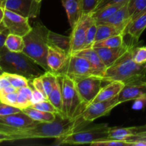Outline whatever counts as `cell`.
Segmentation results:
<instances>
[{
    "label": "cell",
    "instance_id": "11",
    "mask_svg": "<svg viewBox=\"0 0 146 146\" xmlns=\"http://www.w3.org/2000/svg\"><path fill=\"white\" fill-rule=\"evenodd\" d=\"M120 104L118 96L112 99L93 102L86 108L81 117L84 121L91 123L97 118L108 115L114 108Z\"/></svg>",
    "mask_w": 146,
    "mask_h": 146
},
{
    "label": "cell",
    "instance_id": "9",
    "mask_svg": "<svg viewBox=\"0 0 146 146\" xmlns=\"http://www.w3.org/2000/svg\"><path fill=\"white\" fill-rule=\"evenodd\" d=\"M92 12L86 14H82L75 26L71 29L70 36L71 40V50L70 54H74L81 51L84 45L86 32L90 26L95 22Z\"/></svg>",
    "mask_w": 146,
    "mask_h": 146
},
{
    "label": "cell",
    "instance_id": "13",
    "mask_svg": "<svg viewBox=\"0 0 146 146\" xmlns=\"http://www.w3.org/2000/svg\"><path fill=\"white\" fill-rule=\"evenodd\" d=\"M68 53L54 45L48 44L47 64L49 71L57 74L66 65L68 56Z\"/></svg>",
    "mask_w": 146,
    "mask_h": 146
},
{
    "label": "cell",
    "instance_id": "33",
    "mask_svg": "<svg viewBox=\"0 0 146 146\" xmlns=\"http://www.w3.org/2000/svg\"><path fill=\"white\" fill-rule=\"evenodd\" d=\"M97 26H98V24L96 21L90 26V27L88 28V31L86 32V35L85 37V41H84V45H83L81 50L86 49V48H92L93 47V45L95 43Z\"/></svg>",
    "mask_w": 146,
    "mask_h": 146
},
{
    "label": "cell",
    "instance_id": "35",
    "mask_svg": "<svg viewBox=\"0 0 146 146\" xmlns=\"http://www.w3.org/2000/svg\"><path fill=\"white\" fill-rule=\"evenodd\" d=\"M90 145L93 146H131L130 143L125 141L111 139V138L94 142Z\"/></svg>",
    "mask_w": 146,
    "mask_h": 146
},
{
    "label": "cell",
    "instance_id": "29",
    "mask_svg": "<svg viewBox=\"0 0 146 146\" xmlns=\"http://www.w3.org/2000/svg\"><path fill=\"white\" fill-rule=\"evenodd\" d=\"M6 48L12 52H23L24 48V41L22 36L13 34L7 35L4 44Z\"/></svg>",
    "mask_w": 146,
    "mask_h": 146
},
{
    "label": "cell",
    "instance_id": "2",
    "mask_svg": "<svg viewBox=\"0 0 146 146\" xmlns=\"http://www.w3.org/2000/svg\"><path fill=\"white\" fill-rule=\"evenodd\" d=\"M138 41H133L127 51L106 69L104 82L121 81L124 84L146 81V63L139 64L133 58V49Z\"/></svg>",
    "mask_w": 146,
    "mask_h": 146
},
{
    "label": "cell",
    "instance_id": "37",
    "mask_svg": "<svg viewBox=\"0 0 146 146\" xmlns=\"http://www.w3.org/2000/svg\"><path fill=\"white\" fill-rule=\"evenodd\" d=\"M133 58L135 63L143 64L146 63V46H135L133 49Z\"/></svg>",
    "mask_w": 146,
    "mask_h": 146
},
{
    "label": "cell",
    "instance_id": "36",
    "mask_svg": "<svg viewBox=\"0 0 146 146\" xmlns=\"http://www.w3.org/2000/svg\"><path fill=\"white\" fill-rule=\"evenodd\" d=\"M31 107L36 108V109L40 110V111H45V112L53 113L55 114H60L58 110L55 108V106L48 100H45V101L38 103V104H33Z\"/></svg>",
    "mask_w": 146,
    "mask_h": 146
},
{
    "label": "cell",
    "instance_id": "30",
    "mask_svg": "<svg viewBox=\"0 0 146 146\" xmlns=\"http://www.w3.org/2000/svg\"><path fill=\"white\" fill-rule=\"evenodd\" d=\"M128 10L131 21L146 11V0H128Z\"/></svg>",
    "mask_w": 146,
    "mask_h": 146
},
{
    "label": "cell",
    "instance_id": "50",
    "mask_svg": "<svg viewBox=\"0 0 146 146\" xmlns=\"http://www.w3.org/2000/svg\"><path fill=\"white\" fill-rule=\"evenodd\" d=\"M3 73H4V71H3V70L1 69V67H0V76H1V74H3Z\"/></svg>",
    "mask_w": 146,
    "mask_h": 146
},
{
    "label": "cell",
    "instance_id": "15",
    "mask_svg": "<svg viewBox=\"0 0 146 146\" xmlns=\"http://www.w3.org/2000/svg\"><path fill=\"white\" fill-rule=\"evenodd\" d=\"M38 121L31 119L22 111L17 113L7 115H0V123L4 124L7 126L19 128V129L34 125Z\"/></svg>",
    "mask_w": 146,
    "mask_h": 146
},
{
    "label": "cell",
    "instance_id": "1",
    "mask_svg": "<svg viewBox=\"0 0 146 146\" xmlns=\"http://www.w3.org/2000/svg\"><path fill=\"white\" fill-rule=\"evenodd\" d=\"M89 122L81 117L69 119L57 114L53 122H37L30 126L19 130L16 134L17 141L38 138H58L82 128Z\"/></svg>",
    "mask_w": 146,
    "mask_h": 146
},
{
    "label": "cell",
    "instance_id": "28",
    "mask_svg": "<svg viewBox=\"0 0 146 146\" xmlns=\"http://www.w3.org/2000/svg\"><path fill=\"white\" fill-rule=\"evenodd\" d=\"M125 34H118L113 36L109 37L106 39L101 41H96L94 44L92 48L95 47H105V48H117V47L123 46L125 44L124 42V36Z\"/></svg>",
    "mask_w": 146,
    "mask_h": 146
},
{
    "label": "cell",
    "instance_id": "24",
    "mask_svg": "<svg viewBox=\"0 0 146 146\" xmlns=\"http://www.w3.org/2000/svg\"><path fill=\"white\" fill-rule=\"evenodd\" d=\"M21 111L29 115L31 119L38 122H53L56 118L57 114L40 111L31 106L24 108Z\"/></svg>",
    "mask_w": 146,
    "mask_h": 146
},
{
    "label": "cell",
    "instance_id": "8",
    "mask_svg": "<svg viewBox=\"0 0 146 146\" xmlns=\"http://www.w3.org/2000/svg\"><path fill=\"white\" fill-rule=\"evenodd\" d=\"M57 74H65L72 78L98 76L89 61L77 54H70L66 65Z\"/></svg>",
    "mask_w": 146,
    "mask_h": 146
},
{
    "label": "cell",
    "instance_id": "42",
    "mask_svg": "<svg viewBox=\"0 0 146 146\" xmlns=\"http://www.w3.org/2000/svg\"><path fill=\"white\" fill-rule=\"evenodd\" d=\"M128 1V0H98V4H97L94 11L99 9L102 8V7H105V6L106 5H108V4H115V3H120V2H124V1Z\"/></svg>",
    "mask_w": 146,
    "mask_h": 146
},
{
    "label": "cell",
    "instance_id": "18",
    "mask_svg": "<svg viewBox=\"0 0 146 146\" xmlns=\"http://www.w3.org/2000/svg\"><path fill=\"white\" fill-rule=\"evenodd\" d=\"M74 54H77V55L81 56L86 58L89 61L90 64L92 65L93 68L96 71L97 75L104 78V73H105L106 69V66L104 64L98 53L96 51V50L94 48H86V49L81 50V51H78V52Z\"/></svg>",
    "mask_w": 146,
    "mask_h": 146
},
{
    "label": "cell",
    "instance_id": "5",
    "mask_svg": "<svg viewBox=\"0 0 146 146\" xmlns=\"http://www.w3.org/2000/svg\"><path fill=\"white\" fill-rule=\"evenodd\" d=\"M56 75L61 86L63 116L69 119L81 117L86 106L77 91L74 80L65 74Z\"/></svg>",
    "mask_w": 146,
    "mask_h": 146
},
{
    "label": "cell",
    "instance_id": "45",
    "mask_svg": "<svg viewBox=\"0 0 146 146\" xmlns=\"http://www.w3.org/2000/svg\"><path fill=\"white\" fill-rule=\"evenodd\" d=\"M11 141H16L14 135L0 131V143L11 142Z\"/></svg>",
    "mask_w": 146,
    "mask_h": 146
},
{
    "label": "cell",
    "instance_id": "44",
    "mask_svg": "<svg viewBox=\"0 0 146 146\" xmlns=\"http://www.w3.org/2000/svg\"><path fill=\"white\" fill-rule=\"evenodd\" d=\"M128 133H129L128 136H129V135H133V134H135L140 132H143V131H145L146 124L145 125H138V126L128 127Z\"/></svg>",
    "mask_w": 146,
    "mask_h": 146
},
{
    "label": "cell",
    "instance_id": "41",
    "mask_svg": "<svg viewBox=\"0 0 146 146\" xmlns=\"http://www.w3.org/2000/svg\"><path fill=\"white\" fill-rule=\"evenodd\" d=\"M29 86L31 87V89H32V105L33 104H38V103L41 102V101H45V100H48L46 97L42 93L40 92L39 91H38V90H36V88H34V87L31 86Z\"/></svg>",
    "mask_w": 146,
    "mask_h": 146
},
{
    "label": "cell",
    "instance_id": "49",
    "mask_svg": "<svg viewBox=\"0 0 146 146\" xmlns=\"http://www.w3.org/2000/svg\"><path fill=\"white\" fill-rule=\"evenodd\" d=\"M4 1L5 0H0V7H3V4H4Z\"/></svg>",
    "mask_w": 146,
    "mask_h": 146
},
{
    "label": "cell",
    "instance_id": "27",
    "mask_svg": "<svg viewBox=\"0 0 146 146\" xmlns=\"http://www.w3.org/2000/svg\"><path fill=\"white\" fill-rule=\"evenodd\" d=\"M18 98L16 107L21 110L32 105V89L29 86L17 89Z\"/></svg>",
    "mask_w": 146,
    "mask_h": 146
},
{
    "label": "cell",
    "instance_id": "14",
    "mask_svg": "<svg viewBox=\"0 0 146 146\" xmlns=\"http://www.w3.org/2000/svg\"><path fill=\"white\" fill-rule=\"evenodd\" d=\"M140 98H146V81L125 84L118 95L121 104Z\"/></svg>",
    "mask_w": 146,
    "mask_h": 146
},
{
    "label": "cell",
    "instance_id": "22",
    "mask_svg": "<svg viewBox=\"0 0 146 146\" xmlns=\"http://www.w3.org/2000/svg\"><path fill=\"white\" fill-rule=\"evenodd\" d=\"M128 1H124V2L115 3V4H111L105 6V7L93 11V17H94V19L96 21L97 24H101V23L104 22L107 19L112 16L115 11H118L121 7H122Z\"/></svg>",
    "mask_w": 146,
    "mask_h": 146
},
{
    "label": "cell",
    "instance_id": "21",
    "mask_svg": "<svg viewBox=\"0 0 146 146\" xmlns=\"http://www.w3.org/2000/svg\"><path fill=\"white\" fill-rule=\"evenodd\" d=\"M61 3L65 9L68 22L72 29L81 16L79 0H61Z\"/></svg>",
    "mask_w": 146,
    "mask_h": 146
},
{
    "label": "cell",
    "instance_id": "43",
    "mask_svg": "<svg viewBox=\"0 0 146 146\" xmlns=\"http://www.w3.org/2000/svg\"><path fill=\"white\" fill-rule=\"evenodd\" d=\"M19 128H13V127H10V126H7V125H4V124H1L0 123V131L1 132H4V133H9L11 134L14 136L16 139V137L15 135L19 131Z\"/></svg>",
    "mask_w": 146,
    "mask_h": 146
},
{
    "label": "cell",
    "instance_id": "46",
    "mask_svg": "<svg viewBox=\"0 0 146 146\" xmlns=\"http://www.w3.org/2000/svg\"><path fill=\"white\" fill-rule=\"evenodd\" d=\"M4 9L3 7H0V32H7L9 33L6 27H4V23H3V19H4Z\"/></svg>",
    "mask_w": 146,
    "mask_h": 146
},
{
    "label": "cell",
    "instance_id": "10",
    "mask_svg": "<svg viewBox=\"0 0 146 146\" xmlns=\"http://www.w3.org/2000/svg\"><path fill=\"white\" fill-rule=\"evenodd\" d=\"M29 19V18L4 9L3 23L9 34L22 37L27 35L32 29Z\"/></svg>",
    "mask_w": 146,
    "mask_h": 146
},
{
    "label": "cell",
    "instance_id": "17",
    "mask_svg": "<svg viewBox=\"0 0 146 146\" xmlns=\"http://www.w3.org/2000/svg\"><path fill=\"white\" fill-rule=\"evenodd\" d=\"M128 2L125 3L122 7H121L118 11H115L112 16H111L103 23L111 24L125 31L127 27L131 21L128 10Z\"/></svg>",
    "mask_w": 146,
    "mask_h": 146
},
{
    "label": "cell",
    "instance_id": "48",
    "mask_svg": "<svg viewBox=\"0 0 146 146\" xmlns=\"http://www.w3.org/2000/svg\"><path fill=\"white\" fill-rule=\"evenodd\" d=\"M9 33L7 32H0V50L4 47V44H5V40L7 38Z\"/></svg>",
    "mask_w": 146,
    "mask_h": 146
},
{
    "label": "cell",
    "instance_id": "38",
    "mask_svg": "<svg viewBox=\"0 0 146 146\" xmlns=\"http://www.w3.org/2000/svg\"><path fill=\"white\" fill-rule=\"evenodd\" d=\"M98 0H79L81 14H86L93 12L98 4Z\"/></svg>",
    "mask_w": 146,
    "mask_h": 146
},
{
    "label": "cell",
    "instance_id": "20",
    "mask_svg": "<svg viewBox=\"0 0 146 146\" xmlns=\"http://www.w3.org/2000/svg\"><path fill=\"white\" fill-rule=\"evenodd\" d=\"M146 29V11L131 21L125 29V34H128L133 40L138 41L141 34Z\"/></svg>",
    "mask_w": 146,
    "mask_h": 146
},
{
    "label": "cell",
    "instance_id": "34",
    "mask_svg": "<svg viewBox=\"0 0 146 146\" xmlns=\"http://www.w3.org/2000/svg\"><path fill=\"white\" fill-rule=\"evenodd\" d=\"M124 141L130 143L131 146H146V131L129 135Z\"/></svg>",
    "mask_w": 146,
    "mask_h": 146
},
{
    "label": "cell",
    "instance_id": "3",
    "mask_svg": "<svg viewBox=\"0 0 146 146\" xmlns=\"http://www.w3.org/2000/svg\"><path fill=\"white\" fill-rule=\"evenodd\" d=\"M50 30L40 21L34 22L29 33L23 37V53L34 60L45 71H49L47 64L48 33Z\"/></svg>",
    "mask_w": 146,
    "mask_h": 146
},
{
    "label": "cell",
    "instance_id": "39",
    "mask_svg": "<svg viewBox=\"0 0 146 146\" xmlns=\"http://www.w3.org/2000/svg\"><path fill=\"white\" fill-rule=\"evenodd\" d=\"M17 98H18V92H17V91H14V92L0 95V101L1 102L15 107L16 105H17Z\"/></svg>",
    "mask_w": 146,
    "mask_h": 146
},
{
    "label": "cell",
    "instance_id": "51",
    "mask_svg": "<svg viewBox=\"0 0 146 146\" xmlns=\"http://www.w3.org/2000/svg\"><path fill=\"white\" fill-rule=\"evenodd\" d=\"M35 1H38V2H41V1H42V0H35Z\"/></svg>",
    "mask_w": 146,
    "mask_h": 146
},
{
    "label": "cell",
    "instance_id": "31",
    "mask_svg": "<svg viewBox=\"0 0 146 146\" xmlns=\"http://www.w3.org/2000/svg\"><path fill=\"white\" fill-rule=\"evenodd\" d=\"M6 78L8 79L11 86L15 87L16 88H20L21 87L29 86V80L23 76L19 75L16 74H9V73H3Z\"/></svg>",
    "mask_w": 146,
    "mask_h": 146
},
{
    "label": "cell",
    "instance_id": "23",
    "mask_svg": "<svg viewBox=\"0 0 146 146\" xmlns=\"http://www.w3.org/2000/svg\"><path fill=\"white\" fill-rule=\"evenodd\" d=\"M125 34V31L121 30V29L115 27L111 24H106V23H101L98 24L97 26L95 42L106 39L109 37L118 35V34Z\"/></svg>",
    "mask_w": 146,
    "mask_h": 146
},
{
    "label": "cell",
    "instance_id": "25",
    "mask_svg": "<svg viewBox=\"0 0 146 146\" xmlns=\"http://www.w3.org/2000/svg\"><path fill=\"white\" fill-rule=\"evenodd\" d=\"M48 40V44L61 48L68 54H70V50H71L70 36H66L54 32V31H49Z\"/></svg>",
    "mask_w": 146,
    "mask_h": 146
},
{
    "label": "cell",
    "instance_id": "7",
    "mask_svg": "<svg viewBox=\"0 0 146 146\" xmlns=\"http://www.w3.org/2000/svg\"><path fill=\"white\" fill-rule=\"evenodd\" d=\"M72 79L81 100L86 107L94 101L102 88V83L104 82V78L98 76L74 78Z\"/></svg>",
    "mask_w": 146,
    "mask_h": 146
},
{
    "label": "cell",
    "instance_id": "16",
    "mask_svg": "<svg viewBox=\"0 0 146 146\" xmlns=\"http://www.w3.org/2000/svg\"><path fill=\"white\" fill-rule=\"evenodd\" d=\"M130 44H126L117 48H105V47H95L96 50L101 60L105 64L106 68L115 62L120 56L127 51L130 46Z\"/></svg>",
    "mask_w": 146,
    "mask_h": 146
},
{
    "label": "cell",
    "instance_id": "26",
    "mask_svg": "<svg viewBox=\"0 0 146 146\" xmlns=\"http://www.w3.org/2000/svg\"><path fill=\"white\" fill-rule=\"evenodd\" d=\"M48 100L55 106L63 116L62 113V92H61V86L59 78L57 76L56 81L54 84L52 90L48 96ZM64 117V116H63Z\"/></svg>",
    "mask_w": 146,
    "mask_h": 146
},
{
    "label": "cell",
    "instance_id": "19",
    "mask_svg": "<svg viewBox=\"0 0 146 146\" xmlns=\"http://www.w3.org/2000/svg\"><path fill=\"white\" fill-rule=\"evenodd\" d=\"M105 86L102 87L101 91L93 102L106 101V100L112 99L115 97L118 96L121 91H122L125 84L121 81H111ZM92 102V103H93Z\"/></svg>",
    "mask_w": 146,
    "mask_h": 146
},
{
    "label": "cell",
    "instance_id": "32",
    "mask_svg": "<svg viewBox=\"0 0 146 146\" xmlns=\"http://www.w3.org/2000/svg\"><path fill=\"white\" fill-rule=\"evenodd\" d=\"M40 78L42 81L47 96H48L56 81L57 75L51 71H45L42 75L40 76Z\"/></svg>",
    "mask_w": 146,
    "mask_h": 146
},
{
    "label": "cell",
    "instance_id": "47",
    "mask_svg": "<svg viewBox=\"0 0 146 146\" xmlns=\"http://www.w3.org/2000/svg\"><path fill=\"white\" fill-rule=\"evenodd\" d=\"M9 85H11V84L8 81V79L6 78L4 74H1L0 76V91H2L5 87L8 86Z\"/></svg>",
    "mask_w": 146,
    "mask_h": 146
},
{
    "label": "cell",
    "instance_id": "4",
    "mask_svg": "<svg viewBox=\"0 0 146 146\" xmlns=\"http://www.w3.org/2000/svg\"><path fill=\"white\" fill-rule=\"evenodd\" d=\"M0 67L4 72L16 74L32 80L42 75L45 71L23 52H12L3 47L0 50Z\"/></svg>",
    "mask_w": 146,
    "mask_h": 146
},
{
    "label": "cell",
    "instance_id": "6",
    "mask_svg": "<svg viewBox=\"0 0 146 146\" xmlns=\"http://www.w3.org/2000/svg\"><path fill=\"white\" fill-rule=\"evenodd\" d=\"M111 127L108 125L98 124L89 128H80L69 134L56 138L54 145H82L108 139Z\"/></svg>",
    "mask_w": 146,
    "mask_h": 146
},
{
    "label": "cell",
    "instance_id": "40",
    "mask_svg": "<svg viewBox=\"0 0 146 146\" xmlns=\"http://www.w3.org/2000/svg\"><path fill=\"white\" fill-rule=\"evenodd\" d=\"M21 110L17 107L4 104L0 101V115H7L21 112Z\"/></svg>",
    "mask_w": 146,
    "mask_h": 146
},
{
    "label": "cell",
    "instance_id": "12",
    "mask_svg": "<svg viewBox=\"0 0 146 146\" xmlns=\"http://www.w3.org/2000/svg\"><path fill=\"white\" fill-rule=\"evenodd\" d=\"M3 8L27 18H36L40 14L41 2L35 0H5Z\"/></svg>",
    "mask_w": 146,
    "mask_h": 146
}]
</instances>
